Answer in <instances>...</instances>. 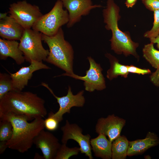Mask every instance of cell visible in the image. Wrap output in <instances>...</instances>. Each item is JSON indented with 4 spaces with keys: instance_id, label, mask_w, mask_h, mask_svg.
Segmentation results:
<instances>
[{
    "instance_id": "obj_12",
    "label": "cell",
    "mask_w": 159,
    "mask_h": 159,
    "mask_svg": "<svg viewBox=\"0 0 159 159\" xmlns=\"http://www.w3.org/2000/svg\"><path fill=\"white\" fill-rule=\"evenodd\" d=\"M125 122V120L114 114L105 118L101 117L96 125L95 131L98 134H102L107 136L109 140L112 142L120 136Z\"/></svg>"
},
{
    "instance_id": "obj_32",
    "label": "cell",
    "mask_w": 159,
    "mask_h": 159,
    "mask_svg": "<svg viewBox=\"0 0 159 159\" xmlns=\"http://www.w3.org/2000/svg\"><path fill=\"white\" fill-rule=\"evenodd\" d=\"M151 42L157 44V47L159 49V34L155 38L150 39Z\"/></svg>"
},
{
    "instance_id": "obj_27",
    "label": "cell",
    "mask_w": 159,
    "mask_h": 159,
    "mask_svg": "<svg viewBox=\"0 0 159 159\" xmlns=\"http://www.w3.org/2000/svg\"><path fill=\"white\" fill-rule=\"evenodd\" d=\"M145 7L149 10L154 11L159 9V0H142Z\"/></svg>"
},
{
    "instance_id": "obj_2",
    "label": "cell",
    "mask_w": 159,
    "mask_h": 159,
    "mask_svg": "<svg viewBox=\"0 0 159 159\" xmlns=\"http://www.w3.org/2000/svg\"><path fill=\"white\" fill-rule=\"evenodd\" d=\"M0 119L9 121L13 126L12 136L7 142L8 148L21 153L31 148L35 138L45 127L44 120L41 117L29 122L24 116L9 113L0 114Z\"/></svg>"
},
{
    "instance_id": "obj_24",
    "label": "cell",
    "mask_w": 159,
    "mask_h": 159,
    "mask_svg": "<svg viewBox=\"0 0 159 159\" xmlns=\"http://www.w3.org/2000/svg\"><path fill=\"white\" fill-rule=\"evenodd\" d=\"M80 152V148H69L66 146V144L62 143L54 159H68L72 156L77 155Z\"/></svg>"
},
{
    "instance_id": "obj_33",
    "label": "cell",
    "mask_w": 159,
    "mask_h": 159,
    "mask_svg": "<svg viewBox=\"0 0 159 159\" xmlns=\"http://www.w3.org/2000/svg\"><path fill=\"white\" fill-rule=\"evenodd\" d=\"M8 13L5 12L0 13V20L6 18L7 16Z\"/></svg>"
},
{
    "instance_id": "obj_9",
    "label": "cell",
    "mask_w": 159,
    "mask_h": 159,
    "mask_svg": "<svg viewBox=\"0 0 159 159\" xmlns=\"http://www.w3.org/2000/svg\"><path fill=\"white\" fill-rule=\"evenodd\" d=\"M90 67L86 72V75L80 76L74 74L70 77L84 81L85 90L92 92L95 90H102L106 87L105 78L102 72V69L100 64L97 63L91 57H88Z\"/></svg>"
},
{
    "instance_id": "obj_29",
    "label": "cell",
    "mask_w": 159,
    "mask_h": 159,
    "mask_svg": "<svg viewBox=\"0 0 159 159\" xmlns=\"http://www.w3.org/2000/svg\"><path fill=\"white\" fill-rule=\"evenodd\" d=\"M156 69V70L150 76V80L153 84L159 87V66Z\"/></svg>"
},
{
    "instance_id": "obj_22",
    "label": "cell",
    "mask_w": 159,
    "mask_h": 159,
    "mask_svg": "<svg viewBox=\"0 0 159 159\" xmlns=\"http://www.w3.org/2000/svg\"><path fill=\"white\" fill-rule=\"evenodd\" d=\"M14 91L10 74L0 73V100L9 92Z\"/></svg>"
},
{
    "instance_id": "obj_25",
    "label": "cell",
    "mask_w": 159,
    "mask_h": 159,
    "mask_svg": "<svg viewBox=\"0 0 159 159\" xmlns=\"http://www.w3.org/2000/svg\"><path fill=\"white\" fill-rule=\"evenodd\" d=\"M154 21L152 28L146 32L144 36L150 39L155 38L159 34V9L154 11Z\"/></svg>"
},
{
    "instance_id": "obj_4",
    "label": "cell",
    "mask_w": 159,
    "mask_h": 159,
    "mask_svg": "<svg viewBox=\"0 0 159 159\" xmlns=\"http://www.w3.org/2000/svg\"><path fill=\"white\" fill-rule=\"evenodd\" d=\"M42 40L47 44L49 49V53L46 61L65 72L57 76L70 77L74 74V51L71 44L65 39L62 27L53 36H49L42 33Z\"/></svg>"
},
{
    "instance_id": "obj_30",
    "label": "cell",
    "mask_w": 159,
    "mask_h": 159,
    "mask_svg": "<svg viewBox=\"0 0 159 159\" xmlns=\"http://www.w3.org/2000/svg\"><path fill=\"white\" fill-rule=\"evenodd\" d=\"M6 141H0V154H3L8 148Z\"/></svg>"
},
{
    "instance_id": "obj_28",
    "label": "cell",
    "mask_w": 159,
    "mask_h": 159,
    "mask_svg": "<svg viewBox=\"0 0 159 159\" xmlns=\"http://www.w3.org/2000/svg\"><path fill=\"white\" fill-rule=\"evenodd\" d=\"M127 67L129 73H135L144 75L151 73V71L149 69H141L132 65H127Z\"/></svg>"
},
{
    "instance_id": "obj_11",
    "label": "cell",
    "mask_w": 159,
    "mask_h": 159,
    "mask_svg": "<svg viewBox=\"0 0 159 159\" xmlns=\"http://www.w3.org/2000/svg\"><path fill=\"white\" fill-rule=\"evenodd\" d=\"M68 12L69 21L67 27L70 28L79 22L83 16L88 15L92 9L102 7L92 4V0H60Z\"/></svg>"
},
{
    "instance_id": "obj_13",
    "label": "cell",
    "mask_w": 159,
    "mask_h": 159,
    "mask_svg": "<svg viewBox=\"0 0 159 159\" xmlns=\"http://www.w3.org/2000/svg\"><path fill=\"white\" fill-rule=\"evenodd\" d=\"M30 64L27 67H22L14 73H9L11 79L14 91H21L28 85L34 72L42 69L51 68L42 62L32 61Z\"/></svg>"
},
{
    "instance_id": "obj_34",
    "label": "cell",
    "mask_w": 159,
    "mask_h": 159,
    "mask_svg": "<svg viewBox=\"0 0 159 159\" xmlns=\"http://www.w3.org/2000/svg\"><path fill=\"white\" fill-rule=\"evenodd\" d=\"M34 159H44V158L43 156H41L37 153H36L35 155Z\"/></svg>"
},
{
    "instance_id": "obj_1",
    "label": "cell",
    "mask_w": 159,
    "mask_h": 159,
    "mask_svg": "<svg viewBox=\"0 0 159 159\" xmlns=\"http://www.w3.org/2000/svg\"><path fill=\"white\" fill-rule=\"evenodd\" d=\"M9 113L24 116L29 121L44 117L47 111L45 101L37 94L12 91L0 100V114Z\"/></svg>"
},
{
    "instance_id": "obj_3",
    "label": "cell",
    "mask_w": 159,
    "mask_h": 159,
    "mask_svg": "<svg viewBox=\"0 0 159 159\" xmlns=\"http://www.w3.org/2000/svg\"><path fill=\"white\" fill-rule=\"evenodd\" d=\"M120 11L119 7L113 0H107L106 6L102 11L105 27L112 33L110 40L111 49L117 54H122L126 56L132 55L138 59L136 51L138 44L132 40L129 33L122 32L118 26Z\"/></svg>"
},
{
    "instance_id": "obj_35",
    "label": "cell",
    "mask_w": 159,
    "mask_h": 159,
    "mask_svg": "<svg viewBox=\"0 0 159 159\" xmlns=\"http://www.w3.org/2000/svg\"><path fill=\"white\" fill-rule=\"evenodd\" d=\"M144 158L145 159H150L151 158V157L149 155H147L145 156Z\"/></svg>"
},
{
    "instance_id": "obj_7",
    "label": "cell",
    "mask_w": 159,
    "mask_h": 159,
    "mask_svg": "<svg viewBox=\"0 0 159 159\" xmlns=\"http://www.w3.org/2000/svg\"><path fill=\"white\" fill-rule=\"evenodd\" d=\"M8 13L25 29H31L43 15L38 6L25 0L10 4Z\"/></svg>"
},
{
    "instance_id": "obj_10",
    "label": "cell",
    "mask_w": 159,
    "mask_h": 159,
    "mask_svg": "<svg viewBox=\"0 0 159 159\" xmlns=\"http://www.w3.org/2000/svg\"><path fill=\"white\" fill-rule=\"evenodd\" d=\"M41 85L47 89L57 99L59 107L57 112L55 113H53V115L59 122L63 120V116L64 114L70 113L72 107H81L84 105L85 99L83 96V90L79 92L76 95H74L71 91V87L69 86L67 95L62 97H58L54 94L47 84L42 82Z\"/></svg>"
},
{
    "instance_id": "obj_17",
    "label": "cell",
    "mask_w": 159,
    "mask_h": 159,
    "mask_svg": "<svg viewBox=\"0 0 159 159\" xmlns=\"http://www.w3.org/2000/svg\"><path fill=\"white\" fill-rule=\"evenodd\" d=\"M159 144V139L157 135L148 132L144 139L129 141L127 155L130 156L141 154Z\"/></svg>"
},
{
    "instance_id": "obj_18",
    "label": "cell",
    "mask_w": 159,
    "mask_h": 159,
    "mask_svg": "<svg viewBox=\"0 0 159 159\" xmlns=\"http://www.w3.org/2000/svg\"><path fill=\"white\" fill-rule=\"evenodd\" d=\"M96 138L90 139V145L95 156L103 159L112 158L111 142L105 135L100 134Z\"/></svg>"
},
{
    "instance_id": "obj_8",
    "label": "cell",
    "mask_w": 159,
    "mask_h": 159,
    "mask_svg": "<svg viewBox=\"0 0 159 159\" xmlns=\"http://www.w3.org/2000/svg\"><path fill=\"white\" fill-rule=\"evenodd\" d=\"M61 130L62 132V143L66 144L68 140H73L78 144L81 153L85 154L89 159H93L90 142L91 136L89 134L83 135L82 130L79 126L75 123H70L67 120Z\"/></svg>"
},
{
    "instance_id": "obj_19",
    "label": "cell",
    "mask_w": 159,
    "mask_h": 159,
    "mask_svg": "<svg viewBox=\"0 0 159 159\" xmlns=\"http://www.w3.org/2000/svg\"><path fill=\"white\" fill-rule=\"evenodd\" d=\"M105 55L109 59L111 65L107 72V78L110 80L119 76L127 78L129 73L128 71L127 65L120 64L116 58L109 53H107Z\"/></svg>"
},
{
    "instance_id": "obj_31",
    "label": "cell",
    "mask_w": 159,
    "mask_h": 159,
    "mask_svg": "<svg viewBox=\"0 0 159 159\" xmlns=\"http://www.w3.org/2000/svg\"><path fill=\"white\" fill-rule=\"evenodd\" d=\"M137 0H126L125 4L128 8L132 7L136 3Z\"/></svg>"
},
{
    "instance_id": "obj_15",
    "label": "cell",
    "mask_w": 159,
    "mask_h": 159,
    "mask_svg": "<svg viewBox=\"0 0 159 159\" xmlns=\"http://www.w3.org/2000/svg\"><path fill=\"white\" fill-rule=\"evenodd\" d=\"M25 29L15 19L9 16L0 20V36L3 39L19 40Z\"/></svg>"
},
{
    "instance_id": "obj_16",
    "label": "cell",
    "mask_w": 159,
    "mask_h": 159,
    "mask_svg": "<svg viewBox=\"0 0 159 159\" xmlns=\"http://www.w3.org/2000/svg\"><path fill=\"white\" fill-rule=\"evenodd\" d=\"M19 43L16 40L0 39V59L6 60L8 57L13 59L19 65L25 60L22 52L19 47Z\"/></svg>"
},
{
    "instance_id": "obj_23",
    "label": "cell",
    "mask_w": 159,
    "mask_h": 159,
    "mask_svg": "<svg viewBox=\"0 0 159 159\" xmlns=\"http://www.w3.org/2000/svg\"><path fill=\"white\" fill-rule=\"evenodd\" d=\"M13 132V127L9 120L0 119V141H6L11 138Z\"/></svg>"
},
{
    "instance_id": "obj_5",
    "label": "cell",
    "mask_w": 159,
    "mask_h": 159,
    "mask_svg": "<svg viewBox=\"0 0 159 159\" xmlns=\"http://www.w3.org/2000/svg\"><path fill=\"white\" fill-rule=\"evenodd\" d=\"M62 1L57 0L52 9L36 22L32 29L49 36L54 35L69 21L68 11L64 9Z\"/></svg>"
},
{
    "instance_id": "obj_21",
    "label": "cell",
    "mask_w": 159,
    "mask_h": 159,
    "mask_svg": "<svg viewBox=\"0 0 159 159\" xmlns=\"http://www.w3.org/2000/svg\"><path fill=\"white\" fill-rule=\"evenodd\" d=\"M143 56L152 67L156 69L159 66V51L155 49L150 42L145 45L143 49Z\"/></svg>"
},
{
    "instance_id": "obj_20",
    "label": "cell",
    "mask_w": 159,
    "mask_h": 159,
    "mask_svg": "<svg viewBox=\"0 0 159 159\" xmlns=\"http://www.w3.org/2000/svg\"><path fill=\"white\" fill-rule=\"evenodd\" d=\"M129 141L124 136H120L112 143V159H125L127 155Z\"/></svg>"
},
{
    "instance_id": "obj_26",
    "label": "cell",
    "mask_w": 159,
    "mask_h": 159,
    "mask_svg": "<svg viewBox=\"0 0 159 159\" xmlns=\"http://www.w3.org/2000/svg\"><path fill=\"white\" fill-rule=\"evenodd\" d=\"M51 112L48 114V117L44 120L45 127L49 131H54L59 127V122L53 115Z\"/></svg>"
},
{
    "instance_id": "obj_6",
    "label": "cell",
    "mask_w": 159,
    "mask_h": 159,
    "mask_svg": "<svg viewBox=\"0 0 159 159\" xmlns=\"http://www.w3.org/2000/svg\"><path fill=\"white\" fill-rule=\"evenodd\" d=\"M20 40L19 47L23 54L25 60L46 61L49 50L43 47L42 43V33L31 29H25Z\"/></svg>"
},
{
    "instance_id": "obj_14",
    "label": "cell",
    "mask_w": 159,
    "mask_h": 159,
    "mask_svg": "<svg viewBox=\"0 0 159 159\" xmlns=\"http://www.w3.org/2000/svg\"><path fill=\"white\" fill-rule=\"evenodd\" d=\"M33 144L41 150L45 159H54L61 145L53 134L44 129L35 138Z\"/></svg>"
}]
</instances>
